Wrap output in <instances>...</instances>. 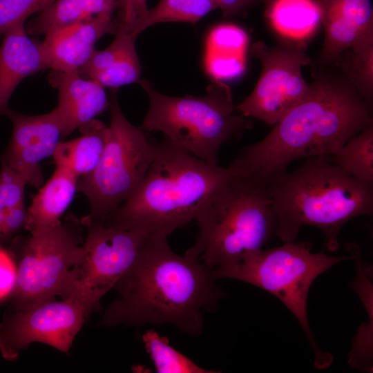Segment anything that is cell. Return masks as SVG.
Here are the masks:
<instances>
[{"mask_svg": "<svg viewBox=\"0 0 373 373\" xmlns=\"http://www.w3.org/2000/svg\"><path fill=\"white\" fill-rule=\"evenodd\" d=\"M305 97L260 141L230 164L236 173L267 183L294 161L332 155L373 124L372 102L365 99L334 66H315Z\"/></svg>", "mask_w": 373, "mask_h": 373, "instance_id": "6da1fadb", "label": "cell"}, {"mask_svg": "<svg viewBox=\"0 0 373 373\" xmlns=\"http://www.w3.org/2000/svg\"><path fill=\"white\" fill-rule=\"evenodd\" d=\"M211 270L198 258L180 256L167 236L150 234L113 289L117 297L101 324L141 327L171 324L180 332L203 331L204 310L213 309L223 295Z\"/></svg>", "mask_w": 373, "mask_h": 373, "instance_id": "7a4b0ae2", "label": "cell"}, {"mask_svg": "<svg viewBox=\"0 0 373 373\" xmlns=\"http://www.w3.org/2000/svg\"><path fill=\"white\" fill-rule=\"evenodd\" d=\"M164 139L136 190L106 220V225L169 236L195 220L212 193L232 175Z\"/></svg>", "mask_w": 373, "mask_h": 373, "instance_id": "3957f363", "label": "cell"}, {"mask_svg": "<svg viewBox=\"0 0 373 373\" xmlns=\"http://www.w3.org/2000/svg\"><path fill=\"white\" fill-rule=\"evenodd\" d=\"M283 242L294 241L303 226L318 228L329 251L338 250L343 227L352 219L373 213V186L352 178L329 155L307 158L292 171L267 183Z\"/></svg>", "mask_w": 373, "mask_h": 373, "instance_id": "277c9868", "label": "cell"}, {"mask_svg": "<svg viewBox=\"0 0 373 373\" xmlns=\"http://www.w3.org/2000/svg\"><path fill=\"white\" fill-rule=\"evenodd\" d=\"M195 220L198 236L186 254L211 270L239 262L277 234L267 184L234 171L207 199Z\"/></svg>", "mask_w": 373, "mask_h": 373, "instance_id": "5b68a950", "label": "cell"}, {"mask_svg": "<svg viewBox=\"0 0 373 373\" xmlns=\"http://www.w3.org/2000/svg\"><path fill=\"white\" fill-rule=\"evenodd\" d=\"M138 84L149 99L140 127L159 131L164 139L211 164H217L222 146L241 137L254 123L235 115L231 88L223 82L211 84L203 97H173L155 90L146 80Z\"/></svg>", "mask_w": 373, "mask_h": 373, "instance_id": "8992f818", "label": "cell"}, {"mask_svg": "<svg viewBox=\"0 0 373 373\" xmlns=\"http://www.w3.org/2000/svg\"><path fill=\"white\" fill-rule=\"evenodd\" d=\"M350 256L313 253L309 243L285 242L279 247L260 249L239 262L211 270L213 277L240 280L262 289L278 298L292 313L309 340L316 365L325 367L331 356L320 350L312 334L307 312L310 287L315 279L335 264Z\"/></svg>", "mask_w": 373, "mask_h": 373, "instance_id": "52a82bcc", "label": "cell"}, {"mask_svg": "<svg viewBox=\"0 0 373 373\" xmlns=\"http://www.w3.org/2000/svg\"><path fill=\"white\" fill-rule=\"evenodd\" d=\"M117 90L111 89L110 95V124L100 161L77 184V192L84 194L90 204L87 217L103 223L136 190L155 154V142L123 114Z\"/></svg>", "mask_w": 373, "mask_h": 373, "instance_id": "ba28073f", "label": "cell"}, {"mask_svg": "<svg viewBox=\"0 0 373 373\" xmlns=\"http://www.w3.org/2000/svg\"><path fill=\"white\" fill-rule=\"evenodd\" d=\"M82 227L70 214L53 228L12 242L15 280L10 309H26L61 296L82 256Z\"/></svg>", "mask_w": 373, "mask_h": 373, "instance_id": "9c48e42d", "label": "cell"}, {"mask_svg": "<svg viewBox=\"0 0 373 373\" xmlns=\"http://www.w3.org/2000/svg\"><path fill=\"white\" fill-rule=\"evenodd\" d=\"M81 222L87 228L82 256L60 298L75 301L88 318L133 262L149 234L111 227L86 216Z\"/></svg>", "mask_w": 373, "mask_h": 373, "instance_id": "30bf717a", "label": "cell"}, {"mask_svg": "<svg viewBox=\"0 0 373 373\" xmlns=\"http://www.w3.org/2000/svg\"><path fill=\"white\" fill-rule=\"evenodd\" d=\"M251 55L262 70L252 92L236 106L240 115L274 125L307 95L309 84L302 68L311 63L304 41L286 39L274 46L254 43Z\"/></svg>", "mask_w": 373, "mask_h": 373, "instance_id": "8fae6325", "label": "cell"}, {"mask_svg": "<svg viewBox=\"0 0 373 373\" xmlns=\"http://www.w3.org/2000/svg\"><path fill=\"white\" fill-rule=\"evenodd\" d=\"M86 319L72 299H52L23 310L8 309L0 323V352L8 361L33 343L68 353Z\"/></svg>", "mask_w": 373, "mask_h": 373, "instance_id": "7c38bea8", "label": "cell"}, {"mask_svg": "<svg viewBox=\"0 0 373 373\" xmlns=\"http://www.w3.org/2000/svg\"><path fill=\"white\" fill-rule=\"evenodd\" d=\"M11 121L12 131L9 142L0 156L1 164L17 173L26 184H43L41 162L52 156L64 138L58 115L49 113L28 115L8 108L5 115Z\"/></svg>", "mask_w": 373, "mask_h": 373, "instance_id": "4fadbf2b", "label": "cell"}, {"mask_svg": "<svg viewBox=\"0 0 373 373\" xmlns=\"http://www.w3.org/2000/svg\"><path fill=\"white\" fill-rule=\"evenodd\" d=\"M112 15L101 14L46 33L41 42L46 69L79 71L95 52L97 41L115 33L117 23Z\"/></svg>", "mask_w": 373, "mask_h": 373, "instance_id": "5bb4252c", "label": "cell"}, {"mask_svg": "<svg viewBox=\"0 0 373 373\" xmlns=\"http://www.w3.org/2000/svg\"><path fill=\"white\" fill-rule=\"evenodd\" d=\"M321 10L325 40L318 66H332L340 55L373 32L370 0H316Z\"/></svg>", "mask_w": 373, "mask_h": 373, "instance_id": "9a60e30c", "label": "cell"}, {"mask_svg": "<svg viewBox=\"0 0 373 373\" xmlns=\"http://www.w3.org/2000/svg\"><path fill=\"white\" fill-rule=\"evenodd\" d=\"M48 81L58 91V104L55 109L64 137L109 108L110 99L105 88L82 76L78 71L50 70Z\"/></svg>", "mask_w": 373, "mask_h": 373, "instance_id": "2e32d148", "label": "cell"}, {"mask_svg": "<svg viewBox=\"0 0 373 373\" xmlns=\"http://www.w3.org/2000/svg\"><path fill=\"white\" fill-rule=\"evenodd\" d=\"M3 35L0 45V116L5 115L19 83L46 69L41 42L29 37L24 23Z\"/></svg>", "mask_w": 373, "mask_h": 373, "instance_id": "e0dca14e", "label": "cell"}, {"mask_svg": "<svg viewBox=\"0 0 373 373\" xmlns=\"http://www.w3.org/2000/svg\"><path fill=\"white\" fill-rule=\"evenodd\" d=\"M248 43L247 32L238 26L224 23L213 27L206 39L204 64L208 75L217 82L241 76Z\"/></svg>", "mask_w": 373, "mask_h": 373, "instance_id": "ac0fdd59", "label": "cell"}, {"mask_svg": "<svg viewBox=\"0 0 373 373\" xmlns=\"http://www.w3.org/2000/svg\"><path fill=\"white\" fill-rule=\"evenodd\" d=\"M78 180L64 169L56 167L27 209L25 229L34 233L59 224L77 192Z\"/></svg>", "mask_w": 373, "mask_h": 373, "instance_id": "d6986e66", "label": "cell"}, {"mask_svg": "<svg viewBox=\"0 0 373 373\" xmlns=\"http://www.w3.org/2000/svg\"><path fill=\"white\" fill-rule=\"evenodd\" d=\"M81 135L61 141L52 155L56 167L80 179L92 173L104 150L107 126L95 119L79 128Z\"/></svg>", "mask_w": 373, "mask_h": 373, "instance_id": "ffe728a7", "label": "cell"}, {"mask_svg": "<svg viewBox=\"0 0 373 373\" xmlns=\"http://www.w3.org/2000/svg\"><path fill=\"white\" fill-rule=\"evenodd\" d=\"M267 8L271 27L287 40L303 41L321 24V10L316 0H271Z\"/></svg>", "mask_w": 373, "mask_h": 373, "instance_id": "44dd1931", "label": "cell"}, {"mask_svg": "<svg viewBox=\"0 0 373 373\" xmlns=\"http://www.w3.org/2000/svg\"><path fill=\"white\" fill-rule=\"evenodd\" d=\"M117 0H55L47 9L30 21L29 35H45L50 31L111 12Z\"/></svg>", "mask_w": 373, "mask_h": 373, "instance_id": "7402d4cb", "label": "cell"}, {"mask_svg": "<svg viewBox=\"0 0 373 373\" xmlns=\"http://www.w3.org/2000/svg\"><path fill=\"white\" fill-rule=\"evenodd\" d=\"M329 158L352 178L373 186V124L350 138Z\"/></svg>", "mask_w": 373, "mask_h": 373, "instance_id": "603a6c76", "label": "cell"}, {"mask_svg": "<svg viewBox=\"0 0 373 373\" xmlns=\"http://www.w3.org/2000/svg\"><path fill=\"white\" fill-rule=\"evenodd\" d=\"M332 66L344 75L362 97L372 102L373 32L343 52Z\"/></svg>", "mask_w": 373, "mask_h": 373, "instance_id": "cb8c5ba5", "label": "cell"}, {"mask_svg": "<svg viewBox=\"0 0 373 373\" xmlns=\"http://www.w3.org/2000/svg\"><path fill=\"white\" fill-rule=\"evenodd\" d=\"M218 8L213 0H160L149 9L139 33L157 23L187 22L196 23L203 17Z\"/></svg>", "mask_w": 373, "mask_h": 373, "instance_id": "d4e9b609", "label": "cell"}, {"mask_svg": "<svg viewBox=\"0 0 373 373\" xmlns=\"http://www.w3.org/2000/svg\"><path fill=\"white\" fill-rule=\"evenodd\" d=\"M142 341L159 373H215L199 366L170 344L168 338L153 329L146 332Z\"/></svg>", "mask_w": 373, "mask_h": 373, "instance_id": "484cf974", "label": "cell"}, {"mask_svg": "<svg viewBox=\"0 0 373 373\" xmlns=\"http://www.w3.org/2000/svg\"><path fill=\"white\" fill-rule=\"evenodd\" d=\"M140 69L134 46L111 66L86 78L96 81L104 88L117 89L127 84L138 83L140 80Z\"/></svg>", "mask_w": 373, "mask_h": 373, "instance_id": "4316f807", "label": "cell"}, {"mask_svg": "<svg viewBox=\"0 0 373 373\" xmlns=\"http://www.w3.org/2000/svg\"><path fill=\"white\" fill-rule=\"evenodd\" d=\"M115 35V39L107 48L102 50H96L89 61L79 70L82 76L88 77L109 67L135 46L136 37L127 30L117 26Z\"/></svg>", "mask_w": 373, "mask_h": 373, "instance_id": "83f0119b", "label": "cell"}, {"mask_svg": "<svg viewBox=\"0 0 373 373\" xmlns=\"http://www.w3.org/2000/svg\"><path fill=\"white\" fill-rule=\"evenodd\" d=\"M55 0H0V35L24 23L30 15L41 12Z\"/></svg>", "mask_w": 373, "mask_h": 373, "instance_id": "f1b7e54d", "label": "cell"}, {"mask_svg": "<svg viewBox=\"0 0 373 373\" xmlns=\"http://www.w3.org/2000/svg\"><path fill=\"white\" fill-rule=\"evenodd\" d=\"M26 184L13 171L1 164L0 171V231L9 212L24 202Z\"/></svg>", "mask_w": 373, "mask_h": 373, "instance_id": "f546056e", "label": "cell"}, {"mask_svg": "<svg viewBox=\"0 0 373 373\" xmlns=\"http://www.w3.org/2000/svg\"><path fill=\"white\" fill-rule=\"evenodd\" d=\"M146 3L147 0H117L115 20L117 26L127 30L137 37L149 10Z\"/></svg>", "mask_w": 373, "mask_h": 373, "instance_id": "4dcf8cb0", "label": "cell"}, {"mask_svg": "<svg viewBox=\"0 0 373 373\" xmlns=\"http://www.w3.org/2000/svg\"><path fill=\"white\" fill-rule=\"evenodd\" d=\"M27 209L24 202L15 207L6 216L0 231V244L12 239L22 228H25Z\"/></svg>", "mask_w": 373, "mask_h": 373, "instance_id": "1f68e13d", "label": "cell"}, {"mask_svg": "<svg viewBox=\"0 0 373 373\" xmlns=\"http://www.w3.org/2000/svg\"><path fill=\"white\" fill-rule=\"evenodd\" d=\"M10 252L0 245V298L12 290L15 280V267Z\"/></svg>", "mask_w": 373, "mask_h": 373, "instance_id": "d6a6232c", "label": "cell"}, {"mask_svg": "<svg viewBox=\"0 0 373 373\" xmlns=\"http://www.w3.org/2000/svg\"><path fill=\"white\" fill-rule=\"evenodd\" d=\"M218 8L222 10L223 17H230L243 13L247 8L256 2L260 1L266 6L271 0H213Z\"/></svg>", "mask_w": 373, "mask_h": 373, "instance_id": "836d02e7", "label": "cell"}]
</instances>
